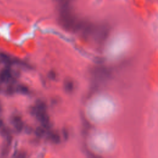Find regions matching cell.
I'll use <instances>...</instances> for the list:
<instances>
[{
  "label": "cell",
  "instance_id": "1",
  "mask_svg": "<svg viewBox=\"0 0 158 158\" xmlns=\"http://www.w3.org/2000/svg\"><path fill=\"white\" fill-rule=\"evenodd\" d=\"M109 27L106 24H103L95 28L93 34L94 39L98 45H102L106 41L109 34Z\"/></svg>",
  "mask_w": 158,
  "mask_h": 158
},
{
  "label": "cell",
  "instance_id": "2",
  "mask_svg": "<svg viewBox=\"0 0 158 158\" xmlns=\"http://www.w3.org/2000/svg\"><path fill=\"white\" fill-rule=\"evenodd\" d=\"M110 75L109 71L107 69L102 67H96L93 70V75L95 79L99 80H103L109 77Z\"/></svg>",
  "mask_w": 158,
  "mask_h": 158
},
{
  "label": "cell",
  "instance_id": "3",
  "mask_svg": "<svg viewBox=\"0 0 158 158\" xmlns=\"http://www.w3.org/2000/svg\"><path fill=\"white\" fill-rule=\"evenodd\" d=\"M12 123L17 131L20 132L23 128V123L20 117L18 115L14 116L12 118Z\"/></svg>",
  "mask_w": 158,
  "mask_h": 158
},
{
  "label": "cell",
  "instance_id": "4",
  "mask_svg": "<svg viewBox=\"0 0 158 158\" xmlns=\"http://www.w3.org/2000/svg\"><path fill=\"white\" fill-rule=\"evenodd\" d=\"M12 78V72L8 68L3 69L0 72V81L7 82Z\"/></svg>",
  "mask_w": 158,
  "mask_h": 158
},
{
  "label": "cell",
  "instance_id": "5",
  "mask_svg": "<svg viewBox=\"0 0 158 158\" xmlns=\"http://www.w3.org/2000/svg\"><path fill=\"white\" fill-rule=\"evenodd\" d=\"M49 138L50 139V140L55 143V144H58L60 142V136L59 135L56 133V132H54V131H51L49 132Z\"/></svg>",
  "mask_w": 158,
  "mask_h": 158
},
{
  "label": "cell",
  "instance_id": "6",
  "mask_svg": "<svg viewBox=\"0 0 158 158\" xmlns=\"http://www.w3.org/2000/svg\"><path fill=\"white\" fill-rule=\"evenodd\" d=\"M64 89L67 92L70 93L73 91V88H74V85H73V83L72 80H66L64 82Z\"/></svg>",
  "mask_w": 158,
  "mask_h": 158
},
{
  "label": "cell",
  "instance_id": "7",
  "mask_svg": "<svg viewBox=\"0 0 158 158\" xmlns=\"http://www.w3.org/2000/svg\"><path fill=\"white\" fill-rule=\"evenodd\" d=\"M46 132V129L42 127H38L35 130V134L38 137L43 136Z\"/></svg>",
  "mask_w": 158,
  "mask_h": 158
},
{
  "label": "cell",
  "instance_id": "8",
  "mask_svg": "<svg viewBox=\"0 0 158 158\" xmlns=\"http://www.w3.org/2000/svg\"><path fill=\"white\" fill-rule=\"evenodd\" d=\"M17 90L23 94H28L29 93L28 88L25 85H19L17 87Z\"/></svg>",
  "mask_w": 158,
  "mask_h": 158
},
{
  "label": "cell",
  "instance_id": "9",
  "mask_svg": "<svg viewBox=\"0 0 158 158\" xmlns=\"http://www.w3.org/2000/svg\"><path fill=\"white\" fill-rule=\"evenodd\" d=\"M56 73L54 72H50V74H49V76H50V78L52 80H54L56 78Z\"/></svg>",
  "mask_w": 158,
  "mask_h": 158
},
{
  "label": "cell",
  "instance_id": "10",
  "mask_svg": "<svg viewBox=\"0 0 158 158\" xmlns=\"http://www.w3.org/2000/svg\"><path fill=\"white\" fill-rule=\"evenodd\" d=\"M1 111V104H0V112Z\"/></svg>",
  "mask_w": 158,
  "mask_h": 158
}]
</instances>
